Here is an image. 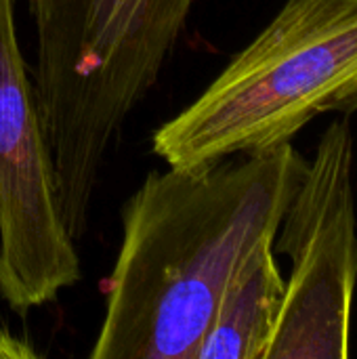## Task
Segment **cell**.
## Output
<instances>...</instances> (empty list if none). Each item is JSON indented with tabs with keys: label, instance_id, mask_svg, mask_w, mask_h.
Returning <instances> with one entry per match:
<instances>
[{
	"label": "cell",
	"instance_id": "1",
	"mask_svg": "<svg viewBox=\"0 0 357 359\" xmlns=\"http://www.w3.org/2000/svg\"><path fill=\"white\" fill-rule=\"evenodd\" d=\"M149 172L122 206L90 359H196L248 259L274 244L305 177L292 143Z\"/></svg>",
	"mask_w": 357,
	"mask_h": 359
},
{
	"label": "cell",
	"instance_id": "2",
	"mask_svg": "<svg viewBox=\"0 0 357 359\" xmlns=\"http://www.w3.org/2000/svg\"><path fill=\"white\" fill-rule=\"evenodd\" d=\"M34 86L72 238L88 229L103 164L156 86L196 0H25Z\"/></svg>",
	"mask_w": 357,
	"mask_h": 359
},
{
	"label": "cell",
	"instance_id": "3",
	"mask_svg": "<svg viewBox=\"0 0 357 359\" xmlns=\"http://www.w3.org/2000/svg\"><path fill=\"white\" fill-rule=\"evenodd\" d=\"M332 111H357V0H286L151 149L175 168L206 166L290 143Z\"/></svg>",
	"mask_w": 357,
	"mask_h": 359
},
{
	"label": "cell",
	"instance_id": "4",
	"mask_svg": "<svg viewBox=\"0 0 357 359\" xmlns=\"http://www.w3.org/2000/svg\"><path fill=\"white\" fill-rule=\"evenodd\" d=\"M292 263L280 322L265 359H347L357 284L353 137L335 120L276 233Z\"/></svg>",
	"mask_w": 357,
	"mask_h": 359
},
{
	"label": "cell",
	"instance_id": "5",
	"mask_svg": "<svg viewBox=\"0 0 357 359\" xmlns=\"http://www.w3.org/2000/svg\"><path fill=\"white\" fill-rule=\"evenodd\" d=\"M80 278L34 78L19 46L15 0H0V299L25 316Z\"/></svg>",
	"mask_w": 357,
	"mask_h": 359
},
{
	"label": "cell",
	"instance_id": "6",
	"mask_svg": "<svg viewBox=\"0 0 357 359\" xmlns=\"http://www.w3.org/2000/svg\"><path fill=\"white\" fill-rule=\"evenodd\" d=\"M284 297L274 244H263L227 288L196 359H265Z\"/></svg>",
	"mask_w": 357,
	"mask_h": 359
}]
</instances>
